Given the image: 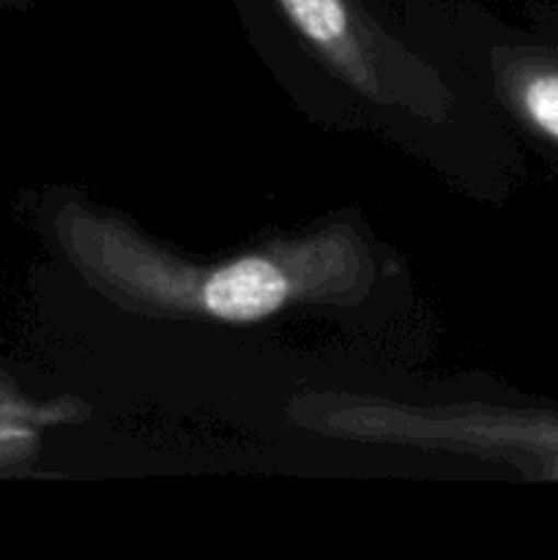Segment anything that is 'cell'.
Listing matches in <instances>:
<instances>
[{"instance_id":"obj_2","label":"cell","mask_w":558,"mask_h":560,"mask_svg":"<svg viewBox=\"0 0 558 560\" xmlns=\"http://www.w3.org/2000/svg\"><path fill=\"white\" fill-rule=\"evenodd\" d=\"M279 5L315 47H321L332 58L342 60L345 69L353 77H361V63L356 58L345 0H279Z\"/></svg>"},{"instance_id":"obj_1","label":"cell","mask_w":558,"mask_h":560,"mask_svg":"<svg viewBox=\"0 0 558 560\" xmlns=\"http://www.w3.org/2000/svg\"><path fill=\"white\" fill-rule=\"evenodd\" d=\"M290 273L268 257H241L208 273L200 290L202 310L224 323H255L288 304Z\"/></svg>"},{"instance_id":"obj_3","label":"cell","mask_w":558,"mask_h":560,"mask_svg":"<svg viewBox=\"0 0 558 560\" xmlns=\"http://www.w3.org/2000/svg\"><path fill=\"white\" fill-rule=\"evenodd\" d=\"M518 107L542 137L558 145V58L531 66L520 77Z\"/></svg>"}]
</instances>
